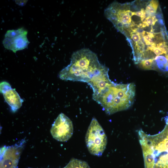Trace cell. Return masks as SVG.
<instances>
[{
    "mask_svg": "<svg viewBox=\"0 0 168 168\" xmlns=\"http://www.w3.org/2000/svg\"><path fill=\"white\" fill-rule=\"evenodd\" d=\"M145 168H168V127L150 135L142 129L138 131Z\"/></svg>",
    "mask_w": 168,
    "mask_h": 168,
    "instance_id": "obj_2",
    "label": "cell"
},
{
    "mask_svg": "<svg viewBox=\"0 0 168 168\" xmlns=\"http://www.w3.org/2000/svg\"><path fill=\"white\" fill-rule=\"evenodd\" d=\"M135 95L134 83H116L114 82L92 99L102 107L109 115L125 110L133 104Z\"/></svg>",
    "mask_w": 168,
    "mask_h": 168,
    "instance_id": "obj_3",
    "label": "cell"
},
{
    "mask_svg": "<svg viewBox=\"0 0 168 168\" xmlns=\"http://www.w3.org/2000/svg\"><path fill=\"white\" fill-rule=\"evenodd\" d=\"M154 59H148L142 60L139 63V66L142 68L146 70L154 68Z\"/></svg>",
    "mask_w": 168,
    "mask_h": 168,
    "instance_id": "obj_13",
    "label": "cell"
},
{
    "mask_svg": "<svg viewBox=\"0 0 168 168\" xmlns=\"http://www.w3.org/2000/svg\"><path fill=\"white\" fill-rule=\"evenodd\" d=\"M73 131L72 121L62 113L57 117L50 129L53 138L58 141L62 142L68 140L72 136Z\"/></svg>",
    "mask_w": 168,
    "mask_h": 168,
    "instance_id": "obj_7",
    "label": "cell"
},
{
    "mask_svg": "<svg viewBox=\"0 0 168 168\" xmlns=\"http://www.w3.org/2000/svg\"><path fill=\"white\" fill-rule=\"evenodd\" d=\"M85 142L87 148L91 154L101 156L105 150L107 138L104 131L95 118H93L87 130Z\"/></svg>",
    "mask_w": 168,
    "mask_h": 168,
    "instance_id": "obj_5",
    "label": "cell"
},
{
    "mask_svg": "<svg viewBox=\"0 0 168 168\" xmlns=\"http://www.w3.org/2000/svg\"><path fill=\"white\" fill-rule=\"evenodd\" d=\"M107 68L100 63L96 54L83 48L74 52L70 64L61 71L59 77L63 80L88 83Z\"/></svg>",
    "mask_w": 168,
    "mask_h": 168,
    "instance_id": "obj_1",
    "label": "cell"
},
{
    "mask_svg": "<svg viewBox=\"0 0 168 168\" xmlns=\"http://www.w3.org/2000/svg\"><path fill=\"white\" fill-rule=\"evenodd\" d=\"M25 142L23 139L14 145L1 148L0 168H17Z\"/></svg>",
    "mask_w": 168,
    "mask_h": 168,
    "instance_id": "obj_6",
    "label": "cell"
},
{
    "mask_svg": "<svg viewBox=\"0 0 168 168\" xmlns=\"http://www.w3.org/2000/svg\"><path fill=\"white\" fill-rule=\"evenodd\" d=\"M16 2L17 4H18L19 5L21 6H23L24 5V4H25L26 3V1H19V2L16 1Z\"/></svg>",
    "mask_w": 168,
    "mask_h": 168,
    "instance_id": "obj_16",
    "label": "cell"
},
{
    "mask_svg": "<svg viewBox=\"0 0 168 168\" xmlns=\"http://www.w3.org/2000/svg\"><path fill=\"white\" fill-rule=\"evenodd\" d=\"M165 58L166 61L167 65L168 68V54L165 55Z\"/></svg>",
    "mask_w": 168,
    "mask_h": 168,
    "instance_id": "obj_18",
    "label": "cell"
},
{
    "mask_svg": "<svg viewBox=\"0 0 168 168\" xmlns=\"http://www.w3.org/2000/svg\"><path fill=\"white\" fill-rule=\"evenodd\" d=\"M165 120L166 124V125L168 127V114L165 117Z\"/></svg>",
    "mask_w": 168,
    "mask_h": 168,
    "instance_id": "obj_17",
    "label": "cell"
},
{
    "mask_svg": "<svg viewBox=\"0 0 168 168\" xmlns=\"http://www.w3.org/2000/svg\"><path fill=\"white\" fill-rule=\"evenodd\" d=\"M132 16H136L140 17L142 22L146 18L145 10L143 8H141L138 11L132 12Z\"/></svg>",
    "mask_w": 168,
    "mask_h": 168,
    "instance_id": "obj_15",
    "label": "cell"
},
{
    "mask_svg": "<svg viewBox=\"0 0 168 168\" xmlns=\"http://www.w3.org/2000/svg\"><path fill=\"white\" fill-rule=\"evenodd\" d=\"M62 168H90V167L86 162L73 158L70 160L66 166Z\"/></svg>",
    "mask_w": 168,
    "mask_h": 168,
    "instance_id": "obj_11",
    "label": "cell"
},
{
    "mask_svg": "<svg viewBox=\"0 0 168 168\" xmlns=\"http://www.w3.org/2000/svg\"><path fill=\"white\" fill-rule=\"evenodd\" d=\"M109 68H107L95 76L87 83L92 89V96L98 95L114 82L109 78Z\"/></svg>",
    "mask_w": 168,
    "mask_h": 168,
    "instance_id": "obj_9",
    "label": "cell"
},
{
    "mask_svg": "<svg viewBox=\"0 0 168 168\" xmlns=\"http://www.w3.org/2000/svg\"><path fill=\"white\" fill-rule=\"evenodd\" d=\"M159 5L158 2L156 0H151L147 4L145 9L146 17L155 15Z\"/></svg>",
    "mask_w": 168,
    "mask_h": 168,
    "instance_id": "obj_12",
    "label": "cell"
},
{
    "mask_svg": "<svg viewBox=\"0 0 168 168\" xmlns=\"http://www.w3.org/2000/svg\"><path fill=\"white\" fill-rule=\"evenodd\" d=\"M0 92L3 94L5 101L13 111L15 112L21 107L23 100L15 89L12 88L8 83L2 82L0 83Z\"/></svg>",
    "mask_w": 168,
    "mask_h": 168,
    "instance_id": "obj_8",
    "label": "cell"
},
{
    "mask_svg": "<svg viewBox=\"0 0 168 168\" xmlns=\"http://www.w3.org/2000/svg\"><path fill=\"white\" fill-rule=\"evenodd\" d=\"M28 31L26 30L22 34L12 38L5 37L2 41L4 47L15 53L27 48L30 43L27 38Z\"/></svg>",
    "mask_w": 168,
    "mask_h": 168,
    "instance_id": "obj_10",
    "label": "cell"
},
{
    "mask_svg": "<svg viewBox=\"0 0 168 168\" xmlns=\"http://www.w3.org/2000/svg\"><path fill=\"white\" fill-rule=\"evenodd\" d=\"M129 6L128 3H120L114 2L106 8L104 12L106 18L124 35L138 25L132 20V12L129 9Z\"/></svg>",
    "mask_w": 168,
    "mask_h": 168,
    "instance_id": "obj_4",
    "label": "cell"
},
{
    "mask_svg": "<svg viewBox=\"0 0 168 168\" xmlns=\"http://www.w3.org/2000/svg\"><path fill=\"white\" fill-rule=\"evenodd\" d=\"M26 30L21 27L16 30H8L5 35V37L12 38L24 33Z\"/></svg>",
    "mask_w": 168,
    "mask_h": 168,
    "instance_id": "obj_14",
    "label": "cell"
}]
</instances>
